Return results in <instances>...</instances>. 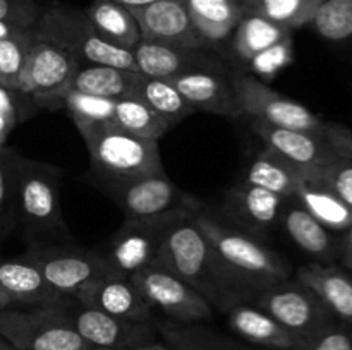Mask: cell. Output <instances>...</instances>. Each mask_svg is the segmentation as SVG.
<instances>
[{
    "label": "cell",
    "mask_w": 352,
    "mask_h": 350,
    "mask_svg": "<svg viewBox=\"0 0 352 350\" xmlns=\"http://www.w3.org/2000/svg\"><path fill=\"white\" fill-rule=\"evenodd\" d=\"M198 209L177 213L167 223L162 235L160 263L203 295L213 311L226 314L236 305L254 302L260 290L239 277L213 249L195 223Z\"/></svg>",
    "instance_id": "obj_1"
},
{
    "label": "cell",
    "mask_w": 352,
    "mask_h": 350,
    "mask_svg": "<svg viewBox=\"0 0 352 350\" xmlns=\"http://www.w3.org/2000/svg\"><path fill=\"white\" fill-rule=\"evenodd\" d=\"M195 223L219 256L260 292L291 278L292 271L287 261L260 237L219 222L203 208L195 213Z\"/></svg>",
    "instance_id": "obj_2"
},
{
    "label": "cell",
    "mask_w": 352,
    "mask_h": 350,
    "mask_svg": "<svg viewBox=\"0 0 352 350\" xmlns=\"http://www.w3.org/2000/svg\"><path fill=\"white\" fill-rule=\"evenodd\" d=\"M91 167L107 182L131 180L164 172L157 141L141 139L113 122L76 124Z\"/></svg>",
    "instance_id": "obj_3"
},
{
    "label": "cell",
    "mask_w": 352,
    "mask_h": 350,
    "mask_svg": "<svg viewBox=\"0 0 352 350\" xmlns=\"http://www.w3.org/2000/svg\"><path fill=\"white\" fill-rule=\"evenodd\" d=\"M62 175L64 172L55 165L17 158V223L31 246L41 240L71 239L58 201Z\"/></svg>",
    "instance_id": "obj_4"
},
{
    "label": "cell",
    "mask_w": 352,
    "mask_h": 350,
    "mask_svg": "<svg viewBox=\"0 0 352 350\" xmlns=\"http://www.w3.org/2000/svg\"><path fill=\"white\" fill-rule=\"evenodd\" d=\"M33 31L40 40L69 51L81 65H110L138 71L133 51L103 40L88 16L72 7L52 5L43 10Z\"/></svg>",
    "instance_id": "obj_5"
},
{
    "label": "cell",
    "mask_w": 352,
    "mask_h": 350,
    "mask_svg": "<svg viewBox=\"0 0 352 350\" xmlns=\"http://www.w3.org/2000/svg\"><path fill=\"white\" fill-rule=\"evenodd\" d=\"M65 305L0 309V336L16 350H89Z\"/></svg>",
    "instance_id": "obj_6"
},
{
    "label": "cell",
    "mask_w": 352,
    "mask_h": 350,
    "mask_svg": "<svg viewBox=\"0 0 352 350\" xmlns=\"http://www.w3.org/2000/svg\"><path fill=\"white\" fill-rule=\"evenodd\" d=\"M253 130L265 146L306 168L327 167L352 158V132L342 124L325 122L318 129L296 130L253 120Z\"/></svg>",
    "instance_id": "obj_7"
},
{
    "label": "cell",
    "mask_w": 352,
    "mask_h": 350,
    "mask_svg": "<svg viewBox=\"0 0 352 350\" xmlns=\"http://www.w3.org/2000/svg\"><path fill=\"white\" fill-rule=\"evenodd\" d=\"M48 283L69 299H74L89 283L102 278L117 277L105 254L79 247H38L26 253Z\"/></svg>",
    "instance_id": "obj_8"
},
{
    "label": "cell",
    "mask_w": 352,
    "mask_h": 350,
    "mask_svg": "<svg viewBox=\"0 0 352 350\" xmlns=\"http://www.w3.org/2000/svg\"><path fill=\"white\" fill-rule=\"evenodd\" d=\"M253 304L301 340L337 321L315 292L298 280H284L258 294Z\"/></svg>",
    "instance_id": "obj_9"
},
{
    "label": "cell",
    "mask_w": 352,
    "mask_h": 350,
    "mask_svg": "<svg viewBox=\"0 0 352 350\" xmlns=\"http://www.w3.org/2000/svg\"><path fill=\"white\" fill-rule=\"evenodd\" d=\"M148 304L175 323H208L213 318V307L203 295L184 280L172 273L162 263L148 266L131 277Z\"/></svg>",
    "instance_id": "obj_10"
},
{
    "label": "cell",
    "mask_w": 352,
    "mask_h": 350,
    "mask_svg": "<svg viewBox=\"0 0 352 350\" xmlns=\"http://www.w3.org/2000/svg\"><path fill=\"white\" fill-rule=\"evenodd\" d=\"M105 189L122 208L126 218L131 220H151L201 206L198 199L184 194L165 172L131 180L107 182Z\"/></svg>",
    "instance_id": "obj_11"
},
{
    "label": "cell",
    "mask_w": 352,
    "mask_h": 350,
    "mask_svg": "<svg viewBox=\"0 0 352 350\" xmlns=\"http://www.w3.org/2000/svg\"><path fill=\"white\" fill-rule=\"evenodd\" d=\"M76 331L93 349L126 350L158 342L157 323L117 318L100 309L88 307L72 299L65 305Z\"/></svg>",
    "instance_id": "obj_12"
},
{
    "label": "cell",
    "mask_w": 352,
    "mask_h": 350,
    "mask_svg": "<svg viewBox=\"0 0 352 350\" xmlns=\"http://www.w3.org/2000/svg\"><path fill=\"white\" fill-rule=\"evenodd\" d=\"M232 82L243 115L246 113L251 120L296 130L318 129L327 122L302 103L280 95L254 75H237Z\"/></svg>",
    "instance_id": "obj_13"
},
{
    "label": "cell",
    "mask_w": 352,
    "mask_h": 350,
    "mask_svg": "<svg viewBox=\"0 0 352 350\" xmlns=\"http://www.w3.org/2000/svg\"><path fill=\"white\" fill-rule=\"evenodd\" d=\"M182 211H195V209H182ZM177 213L181 211L151 220L126 218L124 225L110 240L107 253H103L117 277L131 278L138 271L160 263L162 235L167 223Z\"/></svg>",
    "instance_id": "obj_14"
},
{
    "label": "cell",
    "mask_w": 352,
    "mask_h": 350,
    "mask_svg": "<svg viewBox=\"0 0 352 350\" xmlns=\"http://www.w3.org/2000/svg\"><path fill=\"white\" fill-rule=\"evenodd\" d=\"M79 65L81 64L64 48L34 36L17 91L33 96L36 105L52 108L55 98L67 89Z\"/></svg>",
    "instance_id": "obj_15"
},
{
    "label": "cell",
    "mask_w": 352,
    "mask_h": 350,
    "mask_svg": "<svg viewBox=\"0 0 352 350\" xmlns=\"http://www.w3.org/2000/svg\"><path fill=\"white\" fill-rule=\"evenodd\" d=\"M129 10L140 26L141 40L181 48L210 47L192 24L186 0H155Z\"/></svg>",
    "instance_id": "obj_16"
},
{
    "label": "cell",
    "mask_w": 352,
    "mask_h": 350,
    "mask_svg": "<svg viewBox=\"0 0 352 350\" xmlns=\"http://www.w3.org/2000/svg\"><path fill=\"white\" fill-rule=\"evenodd\" d=\"M138 72L146 78L170 79L192 71L223 72L222 62L206 48H181L141 40L133 50Z\"/></svg>",
    "instance_id": "obj_17"
},
{
    "label": "cell",
    "mask_w": 352,
    "mask_h": 350,
    "mask_svg": "<svg viewBox=\"0 0 352 350\" xmlns=\"http://www.w3.org/2000/svg\"><path fill=\"white\" fill-rule=\"evenodd\" d=\"M285 199L268 189L239 182L226 196L223 211L234 226L265 239L267 233L280 222V211Z\"/></svg>",
    "instance_id": "obj_18"
},
{
    "label": "cell",
    "mask_w": 352,
    "mask_h": 350,
    "mask_svg": "<svg viewBox=\"0 0 352 350\" xmlns=\"http://www.w3.org/2000/svg\"><path fill=\"white\" fill-rule=\"evenodd\" d=\"M181 93L182 98L192 110L215 113V115L239 117L243 115L232 79H227L223 72L192 71L167 79Z\"/></svg>",
    "instance_id": "obj_19"
},
{
    "label": "cell",
    "mask_w": 352,
    "mask_h": 350,
    "mask_svg": "<svg viewBox=\"0 0 352 350\" xmlns=\"http://www.w3.org/2000/svg\"><path fill=\"white\" fill-rule=\"evenodd\" d=\"M76 302L100 309L117 318L153 321V307L141 295L131 278L109 277L89 283L74 297Z\"/></svg>",
    "instance_id": "obj_20"
},
{
    "label": "cell",
    "mask_w": 352,
    "mask_h": 350,
    "mask_svg": "<svg viewBox=\"0 0 352 350\" xmlns=\"http://www.w3.org/2000/svg\"><path fill=\"white\" fill-rule=\"evenodd\" d=\"M278 223H282L292 242L316 263H336V259H340L342 239L309 215L296 198L285 199Z\"/></svg>",
    "instance_id": "obj_21"
},
{
    "label": "cell",
    "mask_w": 352,
    "mask_h": 350,
    "mask_svg": "<svg viewBox=\"0 0 352 350\" xmlns=\"http://www.w3.org/2000/svg\"><path fill=\"white\" fill-rule=\"evenodd\" d=\"M0 288L14 304L24 305H65L72 299L55 290L40 268L28 259L26 254L0 259Z\"/></svg>",
    "instance_id": "obj_22"
},
{
    "label": "cell",
    "mask_w": 352,
    "mask_h": 350,
    "mask_svg": "<svg viewBox=\"0 0 352 350\" xmlns=\"http://www.w3.org/2000/svg\"><path fill=\"white\" fill-rule=\"evenodd\" d=\"M227 326L243 342L265 350H299L302 342L299 336L278 325L268 312L253 302H244L226 312Z\"/></svg>",
    "instance_id": "obj_23"
},
{
    "label": "cell",
    "mask_w": 352,
    "mask_h": 350,
    "mask_svg": "<svg viewBox=\"0 0 352 350\" xmlns=\"http://www.w3.org/2000/svg\"><path fill=\"white\" fill-rule=\"evenodd\" d=\"M296 280L311 288L332 316L352 326V275L336 263H306L296 270Z\"/></svg>",
    "instance_id": "obj_24"
},
{
    "label": "cell",
    "mask_w": 352,
    "mask_h": 350,
    "mask_svg": "<svg viewBox=\"0 0 352 350\" xmlns=\"http://www.w3.org/2000/svg\"><path fill=\"white\" fill-rule=\"evenodd\" d=\"M308 168L294 163L278 151L263 150L248 165L244 182L268 189L282 198H294Z\"/></svg>",
    "instance_id": "obj_25"
},
{
    "label": "cell",
    "mask_w": 352,
    "mask_h": 350,
    "mask_svg": "<svg viewBox=\"0 0 352 350\" xmlns=\"http://www.w3.org/2000/svg\"><path fill=\"white\" fill-rule=\"evenodd\" d=\"M141 81L143 74L138 71H127L110 65H79L69 81L67 89L85 95L119 100L136 96Z\"/></svg>",
    "instance_id": "obj_26"
},
{
    "label": "cell",
    "mask_w": 352,
    "mask_h": 350,
    "mask_svg": "<svg viewBox=\"0 0 352 350\" xmlns=\"http://www.w3.org/2000/svg\"><path fill=\"white\" fill-rule=\"evenodd\" d=\"M158 335L168 350H265L243 340L230 338L206 323L157 321Z\"/></svg>",
    "instance_id": "obj_27"
},
{
    "label": "cell",
    "mask_w": 352,
    "mask_h": 350,
    "mask_svg": "<svg viewBox=\"0 0 352 350\" xmlns=\"http://www.w3.org/2000/svg\"><path fill=\"white\" fill-rule=\"evenodd\" d=\"M296 199L302 208L315 216L322 225L336 233H344L352 225V208L337 198L330 189L313 177L311 170H306L305 180L296 191Z\"/></svg>",
    "instance_id": "obj_28"
},
{
    "label": "cell",
    "mask_w": 352,
    "mask_h": 350,
    "mask_svg": "<svg viewBox=\"0 0 352 350\" xmlns=\"http://www.w3.org/2000/svg\"><path fill=\"white\" fill-rule=\"evenodd\" d=\"M85 14L100 36L116 47L133 51L141 41V31L133 12L113 0H95Z\"/></svg>",
    "instance_id": "obj_29"
},
{
    "label": "cell",
    "mask_w": 352,
    "mask_h": 350,
    "mask_svg": "<svg viewBox=\"0 0 352 350\" xmlns=\"http://www.w3.org/2000/svg\"><path fill=\"white\" fill-rule=\"evenodd\" d=\"M189 14L198 33L212 47L217 41L227 40L244 16L239 2H203V0H186Z\"/></svg>",
    "instance_id": "obj_30"
},
{
    "label": "cell",
    "mask_w": 352,
    "mask_h": 350,
    "mask_svg": "<svg viewBox=\"0 0 352 350\" xmlns=\"http://www.w3.org/2000/svg\"><path fill=\"white\" fill-rule=\"evenodd\" d=\"M291 36V30L254 12H244L234 30V50L243 60L250 62L267 48Z\"/></svg>",
    "instance_id": "obj_31"
},
{
    "label": "cell",
    "mask_w": 352,
    "mask_h": 350,
    "mask_svg": "<svg viewBox=\"0 0 352 350\" xmlns=\"http://www.w3.org/2000/svg\"><path fill=\"white\" fill-rule=\"evenodd\" d=\"M112 122L133 136L157 141V143L170 129V126L157 112H153L140 96L116 100Z\"/></svg>",
    "instance_id": "obj_32"
},
{
    "label": "cell",
    "mask_w": 352,
    "mask_h": 350,
    "mask_svg": "<svg viewBox=\"0 0 352 350\" xmlns=\"http://www.w3.org/2000/svg\"><path fill=\"white\" fill-rule=\"evenodd\" d=\"M136 96H140L153 112H157L170 127L177 126L195 110L189 106L181 96V93L174 88L167 79H155L143 75Z\"/></svg>",
    "instance_id": "obj_33"
},
{
    "label": "cell",
    "mask_w": 352,
    "mask_h": 350,
    "mask_svg": "<svg viewBox=\"0 0 352 350\" xmlns=\"http://www.w3.org/2000/svg\"><path fill=\"white\" fill-rule=\"evenodd\" d=\"M17 158L9 148H0V240L17 225Z\"/></svg>",
    "instance_id": "obj_34"
},
{
    "label": "cell",
    "mask_w": 352,
    "mask_h": 350,
    "mask_svg": "<svg viewBox=\"0 0 352 350\" xmlns=\"http://www.w3.org/2000/svg\"><path fill=\"white\" fill-rule=\"evenodd\" d=\"M65 108L72 117L74 124H95V122H112L116 100L103 98V96L85 95V93L67 91L60 93L55 98L52 108Z\"/></svg>",
    "instance_id": "obj_35"
},
{
    "label": "cell",
    "mask_w": 352,
    "mask_h": 350,
    "mask_svg": "<svg viewBox=\"0 0 352 350\" xmlns=\"http://www.w3.org/2000/svg\"><path fill=\"white\" fill-rule=\"evenodd\" d=\"M313 27L329 41H347L352 38V0H323L311 19Z\"/></svg>",
    "instance_id": "obj_36"
},
{
    "label": "cell",
    "mask_w": 352,
    "mask_h": 350,
    "mask_svg": "<svg viewBox=\"0 0 352 350\" xmlns=\"http://www.w3.org/2000/svg\"><path fill=\"white\" fill-rule=\"evenodd\" d=\"M33 41V30H23L21 33L0 40V86L2 88L17 91L28 51Z\"/></svg>",
    "instance_id": "obj_37"
},
{
    "label": "cell",
    "mask_w": 352,
    "mask_h": 350,
    "mask_svg": "<svg viewBox=\"0 0 352 350\" xmlns=\"http://www.w3.org/2000/svg\"><path fill=\"white\" fill-rule=\"evenodd\" d=\"M323 0H260L248 12L260 14L287 30L311 23Z\"/></svg>",
    "instance_id": "obj_38"
},
{
    "label": "cell",
    "mask_w": 352,
    "mask_h": 350,
    "mask_svg": "<svg viewBox=\"0 0 352 350\" xmlns=\"http://www.w3.org/2000/svg\"><path fill=\"white\" fill-rule=\"evenodd\" d=\"M309 170L316 180L322 182L337 198L352 208V158L339 160L327 167L309 168Z\"/></svg>",
    "instance_id": "obj_39"
},
{
    "label": "cell",
    "mask_w": 352,
    "mask_h": 350,
    "mask_svg": "<svg viewBox=\"0 0 352 350\" xmlns=\"http://www.w3.org/2000/svg\"><path fill=\"white\" fill-rule=\"evenodd\" d=\"M299 350H352V326L337 319L306 338Z\"/></svg>",
    "instance_id": "obj_40"
},
{
    "label": "cell",
    "mask_w": 352,
    "mask_h": 350,
    "mask_svg": "<svg viewBox=\"0 0 352 350\" xmlns=\"http://www.w3.org/2000/svg\"><path fill=\"white\" fill-rule=\"evenodd\" d=\"M292 62V40L291 36L285 38V40L278 41L274 47L267 48L261 54H258L256 57H253L250 60V67L256 72L261 78H272L274 74H277L280 69L287 67Z\"/></svg>",
    "instance_id": "obj_41"
},
{
    "label": "cell",
    "mask_w": 352,
    "mask_h": 350,
    "mask_svg": "<svg viewBox=\"0 0 352 350\" xmlns=\"http://www.w3.org/2000/svg\"><path fill=\"white\" fill-rule=\"evenodd\" d=\"M41 12L34 0H0V21L33 30Z\"/></svg>",
    "instance_id": "obj_42"
},
{
    "label": "cell",
    "mask_w": 352,
    "mask_h": 350,
    "mask_svg": "<svg viewBox=\"0 0 352 350\" xmlns=\"http://www.w3.org/2000/svg\"><path fill=\"white\" fill-rule=\"evenodd\" d=\"M10 93H12L10 89L0 86V148H3L7 136L17 122L16 103Z\"/></svg>",
    "instance_id": "obj_43"
},
{
    "label": "cell",
    "mask_w": 352,
    "mask_h": 350,
    "mask_svg": "<svg viewBox=\"0 0 352 350\" xmlns=\"http://www.w3.org/2000/svg\"><path fill=\"white\" fill-rule=\"evenodd\" d=\"M342 266L352 275V225L342 233V249H340Z\"/></svg>",
    "instance_id": "obj_44"
},
{
    "label": "cell",
    "mask_w": 352,
    "mask_h": 350,
    "mask_svg": "<svg viewBox=\"0 0 352 350\" xmlns=\"http://www.w3.org/2000/svg\"><path fill=\"white\" fill-rule=\"evenodd\" d=\"M23 30H28V27H21V26H17V24L6 23V21H0V40H3V38L12 36V34L21 33V31H23Z\"/></svg>",
    "instance_id": "obj_45"
},
{
    "label": "cell",
    "mask_w": 352,
    "mask_h": 350,
    "mask_svg": "<svg viewBox=\"0 0 352 350\" xmlns=\"http://www.w3.org/2000/svg\"><path fill=\"white\" fill-rule=\"evenodd\" d=\"M113 2L120 3V5H124L126 9H138V7H144L148 5V3L155 2V0H113Z\"/></svg>",
    "instance_id": "obj_46"
},
{
    "label": "cell",
    "mask_w": 352,
    "mask_h": 350,
    "mask_svg": "<svg viewBox=\"0 0 352 350\" xmlns=\"http://www.w3.org/2000/svg\"><path fill=\"white\" fill-rule=\"evenodd\" d=\"M89 350H107V349H89ZM126 350H168L167 345H165L164 342H155V343H150V345H144V347H138V349H126Z\"/></svg>",
    "instance_id": "obj_47"
},
{
    "label": "cell",
    "mask_w": 352,
    "mask_h": 350,
    "mask_svg": "<svg viewBox=\"0 0 352 350\" xmlns=\"http://www.w3.org/2000/svg\"><path fill=\"white\" fill-rule=\"evenodd\" d=\"M12 305H14V302L10 301V297H9V295H7L6 292H3L2 288H0V309L12 307Z\"/></svg>",
    "instance_id": "obj_48"
},
{
    "label": "cell",
    "mask_w": 352,
    "mask_h": 350,
    "mask_svg": "<svg viewBox=\"0 0 352 350\" xmlns=\"http://www.w3.org/2000/svg\"><path fill=\"white\" fill-rule=\"evenodd\" d=\"M237 2H239L241 5H243L244 12H248V10H251V9H253V7L256 5V3L260 2V0H237Z\"/></svg>",
    "instance_id": "obj_49"
},
{
    "label": "cell",
    "mask_w": 352,
    "mask_h": 350,
    "mask_svg": "<svg viewBox=\"0 0 352 350\" xmlns=\"http://www.w3.org/2000/svg\"><path fill=\"white\" fill-rule=\"evenodd\" d=\"M0 350H16V349H12V347H10L9 343H7L6 340H3L2 336H0Z\"/></svg>",
    "instance_id": "obj_50"
},
{
    "label": "cell",
    "mask_w": 352,
    "mask_h": 350,
    "mask_svg": "<svg viewBox=\"0 0 352 350\" xmlns=\"http://www.w3.org/2000/svg\"><path fill=\"white\" fill-rule=\"evenodd\" d=\"M203 2H237V0H203Z\"/></svg>",
    "instance_id": "obj_51"
}]
</instances>
